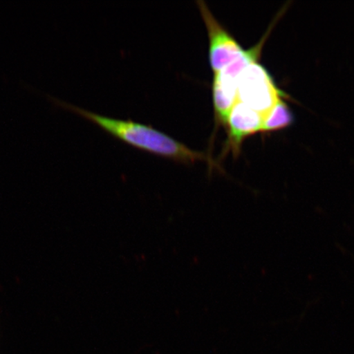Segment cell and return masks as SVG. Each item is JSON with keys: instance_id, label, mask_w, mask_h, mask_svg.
Segmentation results:
<instances>
[{"instance_id": "obj_1", "label": "cell", "mask_w": 354, "mask_h": 354, "mask_svg": "<svg viewBox=\"0 0 354 354\" xmlns=\"http://www.w3.org/2000/svg\"><path fill=\"white\" fill-rule=\"evenodd\" d=\"M48 98L57 106L82 115L115 138L123 141L124 143L132 147L177 162L189 165V163L205 161L209 162L211 167H219L218 163L212 160V158L205 153L189 148L188 146L172 138L165 133L154 129L151 126L131 120H120V119L103 116L55 97L48 96Z\"/></svg>"}, {"instance_id": "obj_2", "label": "cell", "mask_w": 354, "mask_h": 354, "mask_svg": "<svg viewBox=\"0 0 354 354\" xmlns=\"http://www.w3.org/2000/svg\"><path fill=\"white\" fill-rule=\"evenodd\" d=\"M284 93L259 62L248 66L238 79V100L265 116Z\"/></svg>"}, {"instance_id": "obj_3", "label": "cell", "mask_w": 354, "mask_h": 354, "mask_svg": "<svg viewBox=\"0 0 354 354\" xmlns=\"http://www.w3.org/2000/svg\"><path fill=\"white\" fill-rule=\"evenodd\" d=\"M199 12L205 21L209 41V64L214 74L218 73L243 51L241 44L216 20L206 3L197 2Z\"/></svg>"}, {"instance_id": "obj_4", "label": "cell", "mask_w": 354, "mask_h": 354, "mask_svg": "<svg viewBox=\"0 0 354 354\" xmlns=\"http://www.w3.org/2000/svg\"><path fill=\"white\" fill-rule=\"evenodd\" d=\"M263 119V114L238 100L230 113L225 124L227 138L223 153H231L233 157H237L241 152L242 145L245 140L262 131Z\"/></svg>"}, {"instance_id": "obj_5", "label": "cell", "mask_w": 354, "mask_h": 354, "mask_svg": "<svg viewBox=\"0 0 354 354\" xmlns=\"http://www.w3.org/2000/svg\"><path fill=\"white\" fill-rule=\"evenodd\" d=\"M212 104H214L216 127H225L230 113L238 100V82L214 74L212 85Z\"/></svg>"}, {"instance_id": "obj_6", "label": "cell", "mask_w": 354, "mask_h": 354, "mask_svg": "<svg viewBox=\"0 0 354 354\" xmlns=\"http://www.w3.org/2000/svg\"><path fill=\"white\" fill-rule=\"evenodd\" d=\"M293 122V113L286 102L281 99L265 115L261 133L280 131L290 126Z\"/></svg>"}]
</instances>
